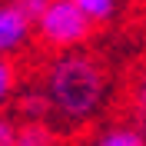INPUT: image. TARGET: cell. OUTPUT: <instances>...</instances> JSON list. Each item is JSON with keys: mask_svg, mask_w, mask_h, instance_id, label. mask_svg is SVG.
Instances as JSON below:
<instances>
[{"mask_svg": "<svg viewBox=\"0 0 146 146\" xmlns=\"http://www.w3.org/2000/svg\"><path fill=\"white\" fill-rule=\"evenodd\" d=\"M43 90L53 113L66 123H86L106 100V73L86 53H60L43 73Z\"/></svg>", "mask_w": 146, "mask_h": 146, "instance_id": "cell-1", "label": "cell"}, {"mask_svg": "<svg viewBox=\"0 0 146 146\" xmlns=\"http://www.w3.org/2000/svg\"><path fill=\"white\" fill-rule=\"evenodd\" d=\"M90 30H93V23L73 7V0H50V7L43 10V17L36 20L40 40L56 46V50H66V53H70L73 46H80L90 36Z\"/></svg>", "mask_w": 146, "mask_h": 146, "instance_id": "cell-2", "label": "cell"}, {"mask_svg": "<svg viewBox=\"0 0 146 146\" xmlns=\"http://www.w3.org/2000/svg\"><path fill=\"white\" fill-rule=\"evenodd\" d=\"M30 30H33V23H30V20L13 7V0L3 3V7H0V56L20 50V46L27 43Z\"/></svg>", "mask_w": 146, "mask_h": 146, "instance_id": "cell-3", "label": "cell"}, {"mask_svg": "<svg viewBox=\"0 0 146 146\" xmlns=\"http://www.w3.org/2000/svg\"><path fill=\"white\" fill-rule=\"evenodd\" d=\"M126 116L129 126L139 129L146 136V63L136 66L133 80H129V93H126Z\"/></svg>", "mask_w": 146, "mask_h": 146, "instance_id": "cell-4", "label": "cell"}, {"mask_svg": "<svg viewBox=\"0 0 146 146\" xmlns=\"http://www.w3.org/2000/svg\"><path fill=\"white\" fill-rule=\"evenodd\" d=\"M50 113H53V106H50V96H46L43 86L20 93V116L27 119V123H43Z\"/></svg>", "mask_w": 146, "mask_h": 146, "instance_id": "cell-5", "label": "cell"}, {"mask_svg": "<svg viewBox=\"0 0 146 146\" xmlns=\"http://www.w3.org/2000/svg\"><path fill=\"white\" fill-rule=\"evenodd\" d=\"M93 146H146V136L139 133V129H133L129 123H123V126L103 129Z\"/></svg>", "mask_w": 146, "mask_h": 146, "instance_id": "cell-6", "label": "cell"}, {"mask_svg": "<svg viewBox=\"0 0 146 146\" xmlns=\"http://www.w3.org/2000/svg\"><path fill=\"white\" fill-rule=\"evenodd\" d=\"M17 146H60V139L46 123H23L17 129Z\"/></svg>", "mask_w": 146, "mask_h": 146, "instance_id": "cell-7", "label": "cell"}, {"mask_svg": "<svg viewBox=\"0 0 146 146\" xmlns=\"http://www.w3.org/2000/svg\"><path fill=\"white\" fill-rule=\"evenodd\" d=\"M73 7L80 10L90 23H106L116 13V0H73Z\"/></svg>", "mask_w": 146, "mask_h": 146, "instance_id": "cell-8", "label": "cell"}, {"mask_svg": "<svg viewBox=\"0 0 146 146\" xmlns=\"http://www.w3.org/2000/svg\"><path fill=\"white\" fill-rule=\"evenodd\" d=\"M13 86H17V73H13V63H10L7 56H0V106L10 100Z\"/></svg>", "mask_w": 146, "mask_h": 146, "instance_id": "cell-9", "label": "cell"}, {"mask_svg": "<svg viewBox=\"0 0 146 146\" xmlns=\"http://www.w3.org/2000/svg\"><path fill=\"white\" fill-rule=\"evenodd\" d=\"M13 7H17L20 13H23V17L36 27V20L43 17V10L50 7V0H13Z\"/></svg>", "mask_w": 146, "mask_h": 146, "instance_id": "cell-10", "label": "cell"}, {"mask_svg": "<svg viewBox=\"0 0 146 146\" xmlns=\"http://www.w3.org/2000/svg\"><path fill=\"white\" fill-rule=\"evenodd\" d=\"M0 146H17V126L7 116H0Z\"/></svg>", "mask_w": 146, "mask_h": 146, "instance_id": "cell-11", "label": "cell"}]
</instances>
